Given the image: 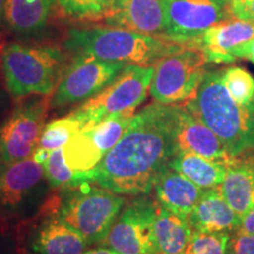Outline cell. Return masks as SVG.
I'll use <instances>...</instances> for the list:
<instances>
[{
  "label": "cell",
  "instance_id": "obj_1",
  "mask_svg": "<svg viewBox=\"0 0 254 254\" xmlns=\"http://www.w3.org/2000/svg\"><path fill=\"white\" fill-rule=\"evenodd\" d=\"M178 112L179 105H146L133 116L118 144L77 184L93 183L120 195L150 194L159 173L179 152Z\"/></svg>",
  "mask_w": 254,
  "mask_h": 254
},
{
  "label": "cell",
  "instance_id": "obj_2",
  "mask_svg": "<svg viewBox=\"0 0 254 254\" xmlns=\"http://www.w3.org/2000/svg\"><path fill=\"white\" fill-rule=\"evenodd\" d=\"M220 139L231 157L254 152V101L240 105L222 81V69L206 71L194 97L183 104Z\"/></svg>",
  "mask_w": 254,
  "mask_h": 254
},
{
  "label": "cell",
  "instance_id": "obj_3",
  "mask_svg": "<svg viewBox=\"0 0 254 254\" xmlns=\"http://www.w3.org/2000/svg\"><path fill=\"white\" fill-rule=\"evenodd\" d=\"M185 46L163 38L100 25L69 28L64 43L69 55L140 66H154L161 58Z\"/></svg>",
  "mask_w": 254,
  "mask_h": 254
},
{
  "label": "cell",
  "instance_id": "obj_4",
  "mask_svg": "<svg viewBox=\"0 0 254 254\" xmlns=\"http://www.w3.org/2000/svg\"><path fill=\"white\" fill-rule=\"evenodd\" d=\"M69 59L65 47L20 41L6 44L0 58L6 90L14 101L31 95L51 97Z\"/></svg>",
  "mask_w": 254,
  "mask_h": 254
},
{
  "label": "cell",
  "instance_id": "obj_5",
  "mask_svg": "<svg viewBox=\"0 0 254 254\" xmlns=\"http://www.w3.org/2000/svg\"><path fill=\"white\" fill-rule=\"evenodd\" d=\"M58 190V212L88 245L103 243L122 213L123 195L93 183H81Z\"/></svg>",
  "mask_w": 254,
  "mask_h": 254
},
{
  "label": "cell",
  "instance_id": "obj_6",
  "mask_svg": "<svg viewBox=\"0 0 254 254\" xmlns=\"http://www.w3.org/2000/svg\"><path fill=\"white\" fill-rule=\"evenodd\" d=\"M153 73L154 66L126 65L104 90L68 114L82 123V129H88L107 117L135 113L147 98Z\"/></svg>",
  "mask_w": 254,
  "mask_h": 254
},
{
  "label": "cell",
  "instance_id": "obj_7",
  "mask_svg": "<svg viewBox=\"0 0 254 254\" xmlns=\"http://www.w3.org/2000/svg\"><path fill=\"white\" fill-rule=\"evenodd\" d=\"M49 189L43 165L33 157L0 164V219L20 222L33 217L49 198Z\"/></svg>",
  "mask_w": 254,
  "mask_h": 254
},
{
  "label": "cell",
  "instance_id": "obj_8",
  "mask_svg": "<svg viewBox=\"0 0 254 254\" xmlns=\"http://www.w3.org/2000/svg\"><path fill=\"white\" fill-rule=\"evenodd\" d=\"M58 190L52 193L33 217L18 224L19 246L24 254H81L85 238L60 217Z\"/></svg>",
  "mask_w": 254,
  "mask_h": 254
},
{
  "label": "cell",
  "instance_id": "obj_9",
  "mask_svg": "<svg viewBox=\"0 0 254 254\" xmlns=\"http://www.w3.org/2000/svg\"><path fill=\"white\" fill-rule=\"evenodd\" d=\"M207 63L205 53L192 46H185L161 58L154 65L151 97L161 104H185L198 91Z\"/></svg>",
  "mask_w": 254,
  "mask_h": 254
},
{
  "label": "cell",
  "instance_id": "obj_10",
  "mask_svg": "<svg viewBox=\"0 0 254 254\" xmlns=\"http://www.w3.org/2000/svg\"><path fill=\"white\" fill-rule=\"evenodd\" d=\"M51 97L31 95L15 101L13 110L0 123V164L33 157L50 109Z\"/></svg>",
  "mask_w": 254,
  "mask_h": 254
},
{
  "label": "cell",
  "instance_id": "obj_11",
  "mask_svg": "<svg viewBox=\"0 0 254 254\" xmlns=\"http://www.w3.org/2000/svg\"><path fill=\"white\" fill-rule=\"evenodd\" d=\"M125 66L90 56L71 55L62 80L51 95L50 109L59 110L88 100L118 77Z\"/></svg>",
  "mask_w": 254,
  "mask_h": 254
},
{
  "label": "cell",
  "instance_id": "obj_12",
  "mask_svg": "<svg viewBox=\"0 0 254 254\" xmlns=\"http://www.w3.org/2000/svg\"><path fill=\"white\" fill-rule=\"evenodd\" d=\"M164 39L190 46L208 28L233 18L228 0H165Z\"/></svg>",
  "mask_w": 254,
  "mask_h": 254
},
{
  "label": "cell",
  "instance_id": "obj_13",
  "mask_svg": "<svg viewBox=\"0 0 254 254\" xmlns=\"http://www.w3.org/2000/svg\"><path fill=\"white\" fill-rule=\"evenodd\" d=\"M158 205L148 194L133 196L101 244L119 254H152V228Z\"/></svg>",
  "mask_w": 254,
  "mask_h": 254
},
{
  "label": "cell",
  "instance_id": "obj_14",
  "mask_svg": "<svg viewBox=\"0 0 254 254\" xmlns=\"http://www.w3.org/2000/svg\"><path fill=\"white\" fill-rule=\"evenodd\" d=\"M103 24L164 39L165 0H113Z\"/></svg>",
  "mask_w": 254,
  "mask_h": 254
},
{
  "label": "cell",
  "instance_id": "obj_15",
  "mask_svg": "<svg viewBox=\"0 0 254 254\" xmlns=\"http://www.w3.org/2000/svg\"><path fill=\"white\" fill-rule=\"evenodd\" d=\"M254 38V23L231 18L214 25L199 37L192 47L201 50L208 63H233V52Z\"/></svg>",
  "mask_w": 254,
  "mask_h": 254
},
{
  "label": "cell",
  "instance_id": "obj_16",
  "mask_svg": "<svg viewBox=\"0 0 254 254\" xmlns=\"http://www.w3.org/2000/svg\"><path fill=\"white\" fill-rule=\"evenodd\" d=\"M178 151L198 154L211 160L230 161L232 158L211 128L196 119L184 105H179L177 128Z\"/></svg>",
  "mask_w": 254,
  "mask_h": 254
},
{
  "label": "cell",
  "instance_id": "obj_17",
  "mask_svg": "<svg viewBox=\"0 0 254 254\" xmlns=\"http://www.w3.org/2000/svg\"><path fill=\"white\" fill-rule=\"evenodd\" d=\"M62 18L57 0H6L4 21L12 33L30 37Z\"/></svg>",
  "mask_w": 254,
  "mask_h": 254
},
{
  "label": "cell",
  "instance_id": "obj_18",
  "mask_svg": "<svg viewBox=\"0 0 254 254\" xmlns=\"http://www.w3.org/2000/svg\"><path fill=\"white\" fill-rule=\"evenodd\" d=\"M204 190L167 165L155 179L152 192L159 205L187 219Z\"/></svg>",
  "mask_w": 254,
  "mask_h": 254
},
{
  "label": "cell",
  "instance_id": "obj_19",
  "mask_svg": "<svg viewBox=\"0 0 254 254\" xmlns=\"http://www.w3.org/2000/svg\"><path fill=\"white\" fill-rule=\"evenodd\" d=\"M240 219L219 187H213L204 190L187 221L196 232H228L233 234L240 226Z\"/></svg>",
  "mask_w": 254,
  "mask_h": 254
},
{
  "label": "cell",
  "instance_id": "obj_20",
  "mask_svg": "<svg viewBox=\"0 0 254 254\" xmlns=\"http://www.w3.org/2000/svg\"><path fill=\"white\" fill-rule=\"evenodd\" d=\"M221 194L239 217L254 207V152L238 155L228 163Z\"/></svg>",
  "mask_w": 254,
  "mask_h": 254
},
{
  "label": "cell",
  "instance_id": "obj_21",
  "mask_svg": "<svg viewBox=\"0 0 254 254\" xmlns=\"http://www.w3.org/2000/svg\"><path fill=\"white\" fill-rule=\"evenodd\" d=\"M193 230L187 219L158 205L152 228V254H180L185 249Z\"/></svg>",
  "mask_w": 254,
  "mask_h": 254
},
{
  "label": "cell",
  "instance_id": "obj_22",
  "mask_svg": "<svg viewBox=\"0 0 254 254\" xmlns=\"http://www.w3.org/2000/svg\"><path fill=\"white\" fill-rule=\"evenodd\" d=\"M230 161L211 160L198 154L178 152L170 160L168 166L202 190H208L218 187L224 182Z\"/></svg>",
  "mask_w": 254,
  "mask_h": 254
},
{
  "label": "cell",
  "instance_id": "obj_23",
  "mask_svg": "<svg viewBox=\"0 0 254 254\" xmlns=\"http://www.w3.org/2000/svg\"><path fill=\"white\" fill-rule=\"evenodd\" d=\"M64 155L68 167L75 174V184L79 177L94 170L105 158L88 132L84 129L75 133L64 146Z\"/></svg>",
  "mask_w": 254,
  "mask_h": 254
},
{
  "label": "cell",
  "instance_id": "obj_24",
  "mask_svg": "<svg viewBox=\"0 0 254 254\" xmlns=\"http://www.w3.org/2000/svg\"><path fill=\"white\" fill-rule=\"evenodd\" d=\"M62 18L80 24L81 26L103 23L113 0H57Z\"/></svg>",
  "mask_w": 254,
  "mask_h": 254
},
{
  "label": "cell",
  "instance_id": "obj_25",
  "mask_svg": "<svg viewBox=\"0 0 254 254\" xmlns=\"http://www.w3.org/2000/svg\"><path fill=\"white\" fill-rule=\"evenodd\" d=\"M134 114L135 113H120L107 117L92 128L84 129V131L88 132L94 144L98 146L104 157H106V154L118 144L123 135L125 134Z\"/></svg>",
  "mask_w": 254,
  "mask_h": 254
},
{
  "label": "cell",
  "instance_id": "obj_26",
  "mask_svg": "<svg viewBox=\"0 0 254 254\" xmlns=\"http://www.w3.org/2000/svg\"><path fill=\"white\" fill-rule=\"evenodd\" d=\"M84 128L81 122L67 114L64 118L51 120L44 127L37 150L49 152L62 148L75 133Z\"/></svg>",
  "mask_w": 254,
  "mask_h": 254
},
{
  "label": "cell",
  "instance_id": "obj_27",
  "mask_svg": "<svg viewBox=\"0 0 254 254\" xmlns=\"http://www.w3.org/2000/svg\"><path fill=\"white\" fill-rule=\"evenodd\" d=\"M222 81L238 104L246 106L254 101V77L247 69L239 66L222 69Z\"/></svg>",
  "mask_w": 254,
  "mask_h": 254
},
{
  "label": "cell",
  "instance_id": "obj_28",
  "mask_svg": "<svg viewBox=\"0 0 254 254\" xmlns=\"http://www.w3.org/2000/svg\"><path fill=\"white\" fill-rule=\"evenodd\" d=\"M51 190H60L75 184V174L68 167L64 155V147L49 152L41 163Z\"/></svg>",
  "mask_w": 254,
  "mask_h": 254
},
{
  "label": "cell",
  "instance_id": "obj_29",
  "mask_svg": "<svg viewBox=\"0 0 254 254\" xmlns=\"http://www.w3.org/2000/svg\"><path fill=\"white\" fill-rule=\"evenodd\" d=\"M231 233L228 232H196L180 254H228Z\"/></svg>",
  "mask_w": 254,
  "mask_h": 254
},
{
  "label": "cell",
  "instance_id": "obj_30",
  "mask_svg": "<svg viewBox=\"0 0 254 254\" xmlns=\"http://www.w3.org/2000/svg\"><path fill=\"white\" fill-rule=\"evenodd\" d=\"M228 254H254V234L234 232L228 244Z\"/></svg>",
  "mask_w": 254,
  "mask_h": 254
},
{
  "label": "cell",
  "instance_id": "obj_31",
  "mask_svg": "<svg viewBox=\"0 0 254 254\" xmlns=\"http://www.w3.org/2000/svg\"><path fill=\"white\" fill-rule=\"evenodd\" d=\"M228 8L233 18L254 23V0H228Z\"/></svg>",
  "mask_w": 254,
  "mask_h": 254
},
{
  "label": "cell",
  "instance_id": "obj_32",
  "mask_svg": "<svg viewBox=\"0 0 254 254\" xmlns=\"http://www.w3.org/2000/svg\"><path fill=\"white\" fill-rule=\"evenodd\" d=\"M234 59H247L254 64V38L238 47L233 52Z\"/></svg>",
  "mask_w": 254,
  "mask_h": 254
},
{
  "label": "cell",
  "instance_id": "obj_33",
  "mask_svg": "<svg viewBox=\"0 0 254 254\" xmlns=\"http://www.w3.org/2000/svg\"><path fill=\"white\" fill-rule=\"evenodd\" d=\"M237 232L254 234V207L252 209H250L244 217H241L240 226L238 228Z\"/></svg>",
  "mask_w": 254,
  "mask_h": 254
},
{
  "label": "cell",
  "instance_id": "obj_34",
  "mask_svg": "<svg viewBox=\"0 0 254 254\" xmlns=\"http://www.w3.org/2000/svg\"><path fill=\"white\" fill-rule=\"evenodd\" d=\"M81 254H119L117 253L116 251H113L112 249H106V247H97V249H91L85 251L84 253Z\"/></svg>",
  "mask_w": 254,
  "mask_h": 254
},
{
  "label": "cell",
  "instance_id": "obj_35",
  "mask_svg": "<svg viewBox=\"0 0 254 254\" xmlns=\"http://www.w3.org/2000/svg\"><path fill=\"white\" fill-rule=\"evenodd\" d=\"M5 4L6 0H0V26H1L2 20H4V13H5Z\"/></svg>",
  "mask_w": 254,
  "mask_h": 254
},
{
  "label": "cell",
  "instance_id": "obj_36",
  "mask_svg": "<svg viewBox=\"0 0 254 254\" xmlns=\"http://www.w3.org/2000/svg\"><path fill=\"white\" fill-rule=\"evenodd\" d=\"M5 45H6V44L4 41V38L0 36V58H1V52H2V50H4Z\"/></svg>",
  "mask_w": 254,
  "mask_h": 254
},
{
  "label": "cell",
  "instance_id": "obj_37",
  "mask_svg": "<svg viewBox=\"0 0 254 254\" xmlns=\"http://www.w3.org/2000/svg\"><path fill=\"white\" fill-rule=\"evenodd\" d=\"M155 254H161V253H155Z\"/></svg>",
  "mask_w": 254,
  "mask_h": 254
}]
</instances>
